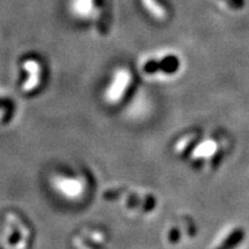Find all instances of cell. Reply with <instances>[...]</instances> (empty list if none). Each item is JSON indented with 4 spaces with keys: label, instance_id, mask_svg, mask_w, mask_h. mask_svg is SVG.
Returning a JSON list of instances; mask_svg holds the SVG:
<instances>
[{
    "label": "cell",
    "instance_id": "obj_1",
    "mask_svg": "<svg viewBox=\"0 0 249 249\" xmlns=\"http://www.w3.org/2000/svg\"><path fill=\"white\" fill-rule=\"evenodd\" d=\"M71 15L91 27L96 33L107 29L111 15V0H71Z\"/></svg>",
    "mask_w": 249,
    "mask_h": 249
},
{
    "label": "cell",
    "instance_id": "obj_2",
    "mask_svg": "<svg viewBox=\"0 0 249 249\" xmlns=\"http://www.w3.org/2000/svg\"><path fill=\"white\" fill-rule=\"evenodd\" d=\"M54 191L67 198H79L86 192V181L81 174L59 173L52 178Z\"/></svg>",
    "mask_w": 249,
    "mask_h": 249
},
{
    "label": "cell",
    "instance_id": "obj_3",
    "mask_svg": "<svg viewBox=\"0 0 249 249\" xmlns=\"http://www.w3.org/2000/svg\"><path fill=\"white\" fill-rule=\"evenodd\" d=\"M132 83V73L128 68L119 67L112 74L108 85L105 89V98L110 104H117L126 95Z\"/></svg>",
    "mask_w": 249,
    "mask_h": 249
},
{
    "label": "cell",
    "instance_id": "obj_4",
    "mask_svg": "<svg viewBox=\"0 0 249 249\" xmlns=\"http://www.w3.org/2000/svg\"><path fill=\"white\" fill-rule=\"evenodd\" d=\"M20 67L27 77V80L23 83V89L31 90L38 87L43 77V73H44L42 61L38 58L33 57V55H28L21 60Z\"/></svg>",
    "mask_w": 249,
    "mask_h": 249
},
{
    "label": "cell",
    "instance_id": "obj_5",
    "mask_svg": "<svg viewBox=\"0 0 249 249\" xmlns=\"http://www.w3.org/2000/svg\"><path fill=\"white\" fill-rule=\"evenodd\" d=\"M148 14L156 20H164L166 18V9L160 0H140Z\"/></svg>",
    "mask_w": 249,
    "mask_h": 249
}]
</instances>
